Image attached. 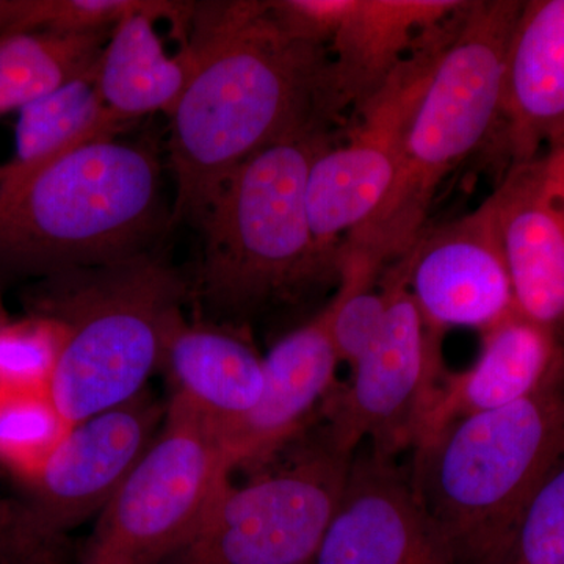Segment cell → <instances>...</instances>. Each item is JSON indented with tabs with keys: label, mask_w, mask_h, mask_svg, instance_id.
I'll list each match as a JSON object with an SVG mask.
<instances>
[{
	"label": "cell",
	"mask_w": 564,
	"mask_h": 564,
	"mask_svg": "<svg viewBox=\"0 0 564 564\" xmlns=\"http://www.w3.org/2000/svg\"><path fill=\"white\" fill-rule=\"evenodd\" d=\"M196 3L161 0L115 25L99 58L95 84L107 109L131 122L169 117L198 66L188 40ZM185 43V44H184Z\"/></svg>",
	"instance_id": "cell-16"
},
{
	"label": "cell",
	"mask_w": 564,
	"mask_h": 564,
	"mask_svg": "<svg viewBox=\"0 0 564 564\" xmlns=\"http://www.w3.org/2000/svg\"><path fill=\"white\" fill-rule=\"evenodd\" d=\"M161 0H0V35L20 32L111 31Z\"/></svg>",
	"instance_id": "cell-24"
},
{
	"label": "cell",
	"mask_w": 564,
	"mask_h": 564,
	"mask_svg": "<svg viewBox=\"0 0 564 564\" xmlns=\"http://www.w3.org/2000/svg\"><path fill=\"white\" fill-rule=\"evenodd\" d=\"M463 6V0H351L328 44L344 111L369 101L423 33L440 28Z\"/></svg>",
	"instance_id": "cell-20"
},
{
	"label": "cell",
	"mask_w": 564,
	"mask_h": 564,
	"mask_svg": "<svg viewBox=\"0 0 564 564\" xmlns=\"http://www.w3.org/2000/svg\"><path fill=\"white\" fill-rule=\"evenodd\" d=\"M492 139L507 166L564 147V0L522 3Z\"/></svg>",
	"instance_id": "cell-17"
},
{
	"label": "cell",
	"mask_w": 564,
	"mask_h": 564,
	"mask_svg": "<svg viewBox=\"0 0 564 564\" xmlns=\"http://www.w3.org/2000/svg\"><path fill=\"white\" fill-rule=\"evenodd\" d=\"M231 473L217 430L169 400L161 430L96 518L76 564H165Z\"/></svg>",
	"instance_id": "cell-9"
},
{
	"label": "cell",
	"mask_w": 564,
	"mask_h": 564,
	"mask_svg": "<svg viewBox=\"0 0 564 564\" xmlns=\"http://www.w3.org/2000/svg\"><path fill=\"white\" fill-rule=\"evenodd\" d=\"M188 299L191 281L151 251L44 278L32 313L65 326L50 392L69 425L147 391Z\"/></svg>",
	"instance_id": "cell-5"
},
{
	"label": "cell",
	"mask_w": 564,
	"mask_h": 564,
	"mask_svg": "<svg viewBox=\"0 0 564 564\" xmlns=\"http://www.w3.org/2000/svg\"><path fill=\"white\" fill-rule=\"evenodd\" d=\"M393 295L391 274L383 272L377 282L340 274L339 291L326 304L329 333L339 361H358L383 332Z\"/></svg>",
	"instance_id": "cell-26"
},
{
	"label": "cell",
	"mask_w": 564,
	"mask_h": 564,
	"mask_svg": "<svg viewBox=\"0 0 564 564\" xmlns=\"http://www.w3.org/2000/svg\"><path fill=\"white\" fill-rule=\"evenodd\" d=\"M522 3H464L408 129L395 180L369 220L340 245L339 274L380 280L425 231L445 177L492 139L502 106L508 47Z\"/></svg>",
	"instance_id": "cell-2"
},
{
	"label": "cell",
	"mask_w": 564,
	"mask_h": 564,
	"mask_svg": "<svg viewBox=\"0 0 564 564\" xmlns=\"http://www.w3.org/2000/svg\"><path fill=\"white\" fill-rule=\"evenodd\" d=\"M332 126H313L248 159L204 212V248L191 296L221 325L302 302L339 273L315 250L306 210L311 165L332 147Z\"/></svg>",
	"instance_id": "cell-3"
},
{
	"label": "cell",
	"mask_w": 564,
	"mask_h": 564,
	"mask_svg": "<svg viewBox=\"0 0 564 564\" xmlns=\"http://www.w3.org/2000/svg\"><path fill=\"white\" fill-rule=\"evenodd\" d=\"M70 429L50 391L0 389V467L17 480L35 474Z\"/></svg>",
	"instance_id": "cell-23"
},
{
	"label": "cell",
	"mask_w": 564,
	"mask_h": 564,
	"mask_svg": "<svg viewBox=\"0 0 564 564\" xmlns=\"http://www.w3.org/2000/svg\"><path fill=\"white\" fill-rule=\"evenodd\" d=\"M459 10L423 33L383 87L356 110L358 121L347 141L326 148L311 165L306 182L311 234L315 250L337 273L340 245L369 220L395 180L408 129Z\"/></svg>",
	"instance_id": "cell-10"
},
{
	"label": "cell",
	"mask_w": 564,
	"mask_h": 564,
	"mask_svg": "<svg viewBox=\"0 0 564 564\" xmlns=\"http://www.w3.org/2000/svg\"><path fill=\"white\" fill-rule=\"evenodd\" d=\"M110 33L0 35V115L20 111L66 82L95 76Z\"/></svg>",
	"instance_id": "cell-22"
},
{
	"label": "cell",
	"mask_w": 564,
	"mask_h": 564,
	"mask_svg": "<svg viewBox=\"0 0 564 564\" xmlns=\"http://www.w3.org/2000/svg\"><path fill=\"white\" fill-rule=\"evenodd\" d=\"M339 362L326 307L313 321L281 337L263 356L258 403L218 434L231 469L262 466L311 429L336 389Z\"/></svg>",
	"instance_id": "cell-15"
},
{
	"label": "cell",
	"mask_w": 564,
	"mask_h": 564,
	"mask_svg": "<svg viewBox=\"0 0 564 564\" xmlns=\"http://www.w3.org/2000/svg\"><path fill=\"white\" fill-rule=\"evenodd\" d=\"M351 0H270L273 17L295 39L332 43Z\"/></svg>",
	"instance_id": "cell-28"
},
{
	"label": "cell",
	"mask_w": 564,
	"mask_h": 564,
	"mask_svg": "<svg viewBox=\"0 0 564 564\" xmlns=\"http://www.w3.org/2000/svg\"><path fill=\"white\" fill-rule=\"evenodd\" d=\"M282 454L247 484L226 485L165 564L313 563L343 499L352 456L337 452L322 425L300 434Z\"/></svg>",
	"instance_id": "cell-8"
},
{
	"label": "cell",
	"mask_w": 564,
	"mask_h": 564,
	"mask_svg": "<svg viewBox=\"0 0 564 564\" xmlns=\"http://www.w3.org/2000/svg\"><path fill=\"white\" fill-rule=\"evenodd\" d=\"M10 321V315L7 313L6 306H3L2 296H0V325Z\"/></svg>",
	"instance_id": "cell-29"
},
{
	"label": "cell",
	"mask_w": 564,
	"mask_h": 564,
	"mask_svg": "<svg viewBox=\"0 0 564 564\" xmlns=\"http://www.w3.org/2000/svg\"><path fill=\"white\" fill-rule=\"evenodd\" d=\"M161 165L143 144L95 141L0 199V270L47 278L150 251Z\"/></svg>",
	"instance_id": "cell-4"
},
{
	"label": "cell",
	"mask_w": 564,
	"mask_h": 564,
	"mask_svg": "<svg viewBox=\"0 0 564 564\" xmlns=\"http://www.w3.org/2000/svg\"><path fill=\"white\" fill-rule=\"evenodd\" d=\"M488 199L516 310L564 344V147L508 165Z\"/></svg>",
	"instance_id": "cell-13"
},
{
	"label": "cell",
	"mask_w": 564,
	"mask_h": 564,
	"mask_svg": "<svg viewBox=\"0 0 564 564\" xmlns=\"http://www.w3.org/2000/svg\"><path fill=\"white\" fill-rule=\"evenodd\" d=\"M564 455V378L467 415L414 448L419 499L459 564H502L530 497Z\"/></svg>",
	"instance_id": "cell-6"
},
{
	"label": "cell",
	"mask_w": 564,
	"mask_h": 564,
	"mask_svg": "<svg viewBox=\"0 0 564 564\" xmlns=\"http://www.w3.org/2000/svg\"><path fill=\"white\" fill-rule=\"evenodd\" d=\"M143 391L77 423L18 489L0 494V564H76L70 533L101 513L165 419Z\"/></svg>",
	"instance_id": "cell-7"
},
{
	"label": "cell",
	"mask_w": 564,
	"mask_h": 564,
	"mask_svg": "<svg viewBox=\"0 0 564 564\" xmlns=\"http://www.w3.org/2000/svg\"><path fill=\"white\" fill-rule=\"evenodd\" d=\"M393 295L383 332L352 364L350 383L337 384L318 422L337 452L355 456L362 443L395 458L415 447L443 383L441 333L433 332L406 288L403 267L384 270Z\"/></svg>",
	"instance_id": "cell-11"
},
{
	"label": "cell",
	"mask_w": 564,
	"mask_h": 564,
	"mask_svg": "<svg viewBox=\"0 0 564 564\" xmlns=\"http://www.w3.org/2000/svg\"><path fill=\"white\" fill-rule=\"evenodd\" d=\"M185 43L198 66L169 115L170 161L174 218L198 223L248 159L303 129L333 126L344 109L328 46L285 32L269 2L196 3Z\"/></svg>",
	"instance_id": "cell-1"
},
{
	"label": "cell",
	"mask_w": 564,
	"mask_h": 564,
	"mask_svg": "<svg viewBox=\"0 0 564 564\" xmlns=\"http://www.w3.org/2000/svg\"><path fill=\"white\" fill-rule=\"evenodd\" d=\"M63 340L65 326L46 314L0 325V389L50 391Z\"/></svg>",
	"instance_id": "cell-25"
},
{
	"label": "cell",
	"mask_w": 564,
	"mask_h": 564,
	"mask_svg": "<svg viewBox=\"0 0 564 564\" xmlns=\"http://www.w3.org/2000/svg\"><path fill=\"white\" fill-rule=\"evenodd\" d=\"M502 564H564V455L527 502Z\"/></svg>",
	"instance_id": "cell-27"
},
{
	"label": "cell",
	"mask_w": 564,
	"mask_h": 564,
	"mask_svg": "<svg viewBox=\"0 0 564 564\" xmlns=\"http://www.w3.org/2000/svg\"><path fill=\"white\" fill-rule=\"evenodd\" d=\"M481 334L477 362L445 375L415 447L458 419L522 402L563 380L564 344L524 315L514 313Z\"/></svg>",
	"instance_id": "cell-18"
},
{
	"label": "cell",
	"mask_w": 564,
	"mask_h": 564,
	"mask_svg": "<svg viewBox=\"0 0 564 564\" xmlns=\"http://www.w3.org/2000/svg\"><path fill=\"white\" fill-rule=\"evenodd\" d=\"M311 564H459L392 458L359 448L343 499Z\"/></svg>",
	"instance_id": "cell-14"
},
{
	"label": "cell",
	"mask_w": 564,
	"mask_h": 564,
	"mask_svg": "<svg viewBox=\"0 0 564 564\" xmlns=\"http://www.w3.org/2000/svg\"><path fill=\"white\" fill-rule=\"evenodd\" d=\"M161 369L170 402L182 404L218 434L250 413L261 397L263 358L234 326L210 322L174 323Z\"/></svg>",
	"instance_id": "cell-19"
},
{
	"label": "cell",
	"mask_w": 564,
	"mask_h": 564,
	"mask_svg": "<svg viewBox=\"0 0 564 564\" xmlns=\"http://www.w3.org/2000/svg\"><path fill=\"white\" fill-rule=\"evenodd\" d=\"M397 262L433 332L462 326L485 333L518 313L488 198L458 220L425 228Z\"/></svg>",
	"instance_id": "cell-12"
},
{
	"label": "cell",
	"mask_w": 564,
	"mask_h": 564,
	"mask_svg": "<svg viewBox=\"0 0 564 564\" xmlns=\"http://www.w3.org/2000/svg\"><path fill=\"white\" fill-rule=\"evenodd\" d=\"M95 76L66 82L22 107L13 159L0 165V199L77 148L117 139L129 124L107 109Z\"/></svg>",
	"instance_id": "cell-21"
}]
</instances>
